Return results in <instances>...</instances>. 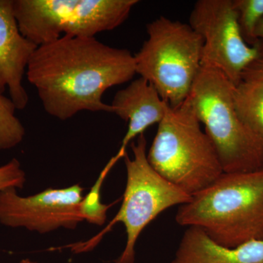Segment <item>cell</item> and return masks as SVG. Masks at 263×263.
Instances as JSON below:
<instances>
[{"label":"cell","instance_id":"cell-1","mask_svg":"<svg viewBox=\"0 0 263 263\" xmlns=\"http://www.w3.org/2000/svg\"><path fill=\"white\" fill-rule=\"evenodd\" d=\"M136 73L134 55L95 37L63 35L38 46L27 66V80L37 90L44 110L65 121L83 110L112 113L102 98L109 88Z\"/></svg>","mask_w":263,"mask_h":263},{"label":"cell","instance_id":"cell-2","mask_svg":"<svg viewBox=\"0 0 263 263\" xmlns=\"http://www.w3.org/2000/svg\"><path fill=\"white\" fill-rule=\"evenodd\" d=\"M176 221L181 226L200 228L228 248L262 239L263 167L223 173L180 206Z\"/></svg>","mask_w":263,"mask_h":263},{"label":"cell","instance_id":"cell-3","mask_svg":"<svg viewBox=\"0 0 263 263\" xmlns=\"http://www.w3.org/2000/svg\"><path fill=\"white\" fill-rule=\"evenodd\" d=\"M147 159L162 177L191 196L224 173L215 147L188 98L176 108L168 105Z\"/></svg>","mask_w":263,"mask_h":263},{"label":"cell","instance_id":"cell-4","mask_svg":"<svg viewBox=\"0 0 263 263\" xmlns=\"http://www.w3.org/2000/svg\"><path fill=\"white\" fill-rule=\"evenodd\" d=\"M234 86L221 71L202 65L188 98L215 147L224 173L263 167V145L237 114Z\"/></svg>","mask_w":263,"mask_h":263},{"label":"cell","instance_id":"cell-5","mask_svg":"<svg viewBox=\"0 0 263 263\" xmlns=\"http://www.w3.org/2000/svg\"><path fill=\"white\" fill-rule=\"evenodd\" d=\"M148 38L134 55L136 73L170 107L184 103L202 67V37L190 24L160 16L147 24Z\"/></svg>","mask_w":263,"mask_h":263},{"label":"cell","instance_id":"cell-6","mask_svg":"<svg viewBox=\"0 0 263 263\" xmlns=\"http://www.w3.org/2000/svg\"><path fill=\"white\" fill-rule=\"evenodd\" d=\"M144 134L132 143L133 158L127 154L123 158L127 170V183L122 205L117 215L101 233L84 243L67 246L74 253L91 250L100 238L118 222L125 227L127 242L116 263H135L136 245L147 226L170 208L183 205L192 196L162 177L148 162Z\"/></svg>","mask_w":263,"mask_h":263},{"label":"cell","instance_id":"cell-7","mask_svg":"<svg viewBox=\"0 0 263 263\" xmlns=\"http://www.w3.org/2000/svg\"><path fill=\"white\" fill-rule=\"evenodd\" d=\"M138 0H13L19 30L42 46L61 34L95 37L124 23Z\"/></svg>","mask_w":263,"mask_h":263},{"label":"cell","instance_id":"cell-8","mask_svg":"<svg viewBox=\"0 0 263 263\" xmlns=\"http://www.w3.org/2000/svg\"><path fill=\"white\" fill-rule=\"evenodd\" d=\"M190 24L202 37V65L221 71L235 86L247 67L259 54L242 37L233 0H199L194 5Z\"/></svg>","mask_w":263,"mask_h":263},{"label":"cell","instance_id":"cell-9","mask_svg":"<svg viewBox=\"0 0 263 263\" xmlns=\"http://www.w3.org/2000/svg\"><path fill=\"white\" fill-rule=\"evenodd\" d=\"M17 189L0 191V223L48 233L60 228L75 229L84 221L81 211L84 188L79 184L48 189L32 196L22 197Z\"/></svg>","mask_w":263,"mask_h":263},{"label":"cell","instance_id":"cell-10","mask_svg":"<svg viewBox=\"0 0 263 263\" xmlns=\"http://www.w3.org/2000/svg\"><path fill=\"white\" fill-rule=\"evenodd\" d=\"M37 47L19 30L13 0H0V94L8 88L10 100L18 110H23L29 103L22 81Z\"/></svg>","mask_w":263,"mask_h":263},{"label":"cell","instance_id":"cell-11","mask_svg":"<svg viewBox=\"0 0 263 263\" xmlns=\"http://www.w3.org/2000/svg\"><path fill=\"white\" fill-rule=\"evenodd\" d=\"M112 113L128 122L122 145L113 157L116 162L126 155V148L133 139L143 134L147 128L162 120L168 104L146 79L140 77L118 91L110 105Z\"/></svg>","mask_w":263,"mask_h":263},{"label":"cell","instance_id":"cell-12","mask_svg":"<svg viewBox=\"0 0 263 263\" xmlns=\"http://www.w3.org/2000/svg\"><path fill=\"white\" fill-rule=\"evenodd\" d=\"M171 263H263V238L228 248L200 228L189 227Z\"/></svg>","mask_w":263,"mask_h":263},{"label":"cell","instance_id":"cell-13","mask_svg":"<svg viewBox=\"0 0 263 263\" xmlns=\"http://www.w3.org/2000/svg\"><path fill=\"white\" fill-rule=\"evenodd\" d=\"M233 101L240 120L263 145V81H240L234 86Z\"/></svg>","mask_w":263,"mask_h":263},{"label":"cell","instance_id":"cell-14","mask_svg":"<svg viewBox=\"0 0 263 263\" xmlns=\"http://www.w3.org/2000/svg\"><path fill=\"white\" fill-rule=\"evenodd\" d=\"M10 98L0 94V151L14 148L23 141L25 129L18 118Z\"/></svg>","mask_w":263,"mask_h":263},{"label":"cell","instance_id":"cell-15","mask_svg":"<svg viewBox=\"0 0 263 263\" xmlns=\"http://www.w3.org/2000/svg\"><path fill=\"white\" fill-rule=\"evenodd\" d=\"M242 37L250 46H258L256 30L263 19V0H233Z\"/></svg>","mask_w":263,"mask_h":263},{"label":"cell","instance_id":"cell-16","mask_svg":"<svg viewBox=\"0 0 263 263\" xmlns=\"http://www.w3.org/2000/svg\"><path fill=\"white\" fill-rule=\"evenodd\" d=\"M114 164L111 160L109 161L94 186L90 190L86 197H84L81 203V211L84 221L97 226H103L106 220L107 212L113 204L105 205L100 200V190L102 185L109 171L114 167Z\"/></svg>","mask_w":263,"mask_h":263},{"label":"cell","instance_id":"cell-17","mask_svg":"<svg viewBox=\"0 0 263 263\" xmlns=\"http://www.w3.org/2000/svg\"><path fill=\"white\" fill-rule=\"evenodd\" d=\"M25 181V172L17 159H12L0 167V191L8 188H23Z\"/></svg>","mask_w":263,"mask_h":263},{"label":"cell","instance_id":"cell-18","mask_svg":"<svg viewBox=\"0 0 263 263\" xmlns=\"http://www.w3.org/2000/svg\"><path fill=\"white\" fill-rule=\"evenodd\" d=\"M259 49V56L246 68L242 81H263V48Z\"/></svg>","mask_w":263,"mask_h":263},{"label":"cell","instance_id":"cell-19","mask_svg":"<svg viewBox=\"0 0 263 263\" xmlns=\"http://www.w3.org/2000/svg\"><path fill=\"white\" fill-rule=\"evenodd\" d=\"M256 36L259 41L258 47L263 48V19L259 22L257 26V30H256Z\"/></svg>","mask_w":263,"mask_h":263},{"label":"cell","instance_id":"cell-20","mask_svg":"<svg viewBox=\"0 0 263 263\" xmlns=\"http://www.w3.org/2000/svg\"><path fill=\"white\" fill-rule=\"evenodd\" d=\"M20 263H36L34 262H32V261L29 260V259H23Z\"/></svg>","mask_w":263,"mask_h":263}]
</instances>
